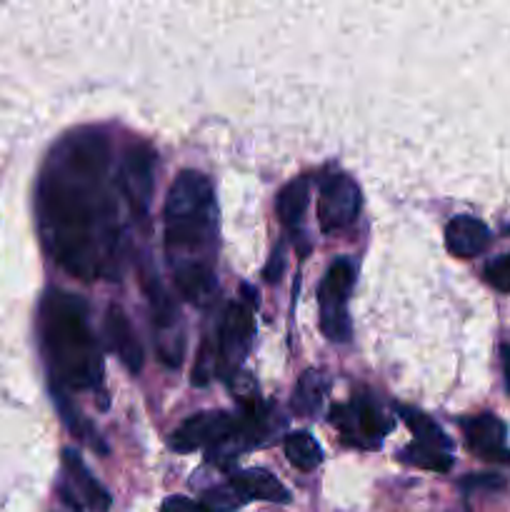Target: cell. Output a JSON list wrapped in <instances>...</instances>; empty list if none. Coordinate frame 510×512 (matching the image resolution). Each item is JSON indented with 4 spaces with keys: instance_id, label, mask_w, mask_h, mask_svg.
Listing matches in <instances>:
<instances>
[{
    "instance_id": "obj_1",
    "label": "cell",
    "mask_w": 510,
    "mask_h": 512,
    "mask_svg": "<svg viewBox=\"0 0 510 512\" xmlns=\"http://www.w3.org/2000/svg\"><path fill=\"white\" fill-rule=\"evenodd\" d=\"M110 145L93 128L65 135L38 180V228L50 258L73 278L115 280L123 225L110 183Z\"/></svg>"
},
{
    "instance_id": "obj_2",
    "label": "cell",
    "mask_w": 510,
    "mask_h": 512,
    "mask_svg": "<svg viewBox=\"0 0 510 512\" xmlns=\"http://www.w3.org/2000/svg\"><path fill=\"white\" fill-rule=\"evenodd\" d=\"M163 220L175 288L190 303H205L215 293L218 255V208L210 180L198 170H183L170 185Z\"/></svg>"
},
{
    "instance_id": "obj_3",
    "label": "cell",
    "mask_w": 510,
    "mask_h": 512,
    "mask_svg": "<svg viewBox=\"0 0 510 512\" xmlns=\"http://www.w3.org/2000/svg\"><path fill=\"white\" fill-rule=\"evenodd\" d=\"M38 330L45 363L60 388H98L103 380V355L83 298L65 290H50L40 303Z\"/></svg>"
},
{
    "instance_id": "obj_4",
    "label": "cell",
    "mask_w": 510,
    "mask_h": 512,
    "mask_svg": "<svg viewBox=\"0 0 510 512\" xmlns=\"http://www.w3.org/2000/svg\"><path fill=\"white\" fill-rule=\"evenodd\" d=\"M355 285V263L350 258H335L328 273L323 275L318 288V310L320 330L333 343H348L353 328H350L348 298Z\"/></svg>"
},
{
    "instance_id": "obj_5",
    "label": "cell",
    "mask_w": 510,
    "mask_h": 512,
    "mask_svg": "<svg viewBox=\"0 0 510 512\" xmlns=\"http://www.w3.org/2000/svg\"><path fill=\"white\" fill-rule=\"evenodd\" d=\"M115 188L128 200L130 210L138 218L148 215L155 190V153L150 145L133 143L125 148L118 165V175H115Z\"/></svg>"
},
{
    "instance_id": "obj_6",
    "label": "cell",
    "mask_w": 510,
    "mask_h": 512,
    "mask_svg": "<svg viewBox=\"0 0 510 512\" xmlns=\"http://www.w3.org/2000/svg\"><path fill=\"white\" fill-rule=\"evenodd\" d=\"M330 423L340 430L345 443L360 448H380V438L390 430V420H385L383 410L370 395H358L348 405H335Z\"/></svg>"
},
{
    "instance_id": "obj_7",
    "label": "cell",
    "mask_w": 510,
    "mask_h": 512,
    "mask_svg": "<svg viewBox=\"0 0 510 512\" xmlns=\"http://www.w3.org/2000/svg\"><path fill=\"white\" fill-rule=\"evenodd\" d=\"M143 288L148 293L150 318H153V330L158 335V355L168 368H178L180 360H183V333H180L178 305L165 293L158 275L145 273Z\"/></svg>"
},
{
    "instance_id": "obj_8",
    "label": "cell",
    "mask_w": 510,
    "mask_h": 512,
    "mask_svg": "<svg viewBox=\"0 0 510 512\" xmlns=\"http://www.w3.org/2000/svg\"><path fill=\"white\" fill-rule=\"evenodd\" d=\"M255 338L253 310L245 303H230L225 308L223 323L218 330V373L233 378L248 358Z\"/></svg>"
},
{
    "instance_id": "obj_9",
    "label": "cell",
    "mask_w": 510,
    "mask_h": 512,
    "mask_svg": "<svg viewBox=\"0 0 510 512\" xmlns=\"http://www.w3.org/2000/svg\"><path fill=\"white\" fill-rule=\"evenodd\" d=\"M360 203H363V195L350 175H330L320 188L318 198V223L323 233H338V230L350 228L358 218Z\"/></svg>"
},
{
    "instance_id": "obj_10",
    "label": "cell",
    "mask_w": 510,
    "mask_h": 512,
    "mask_svg": "<svg viewBox=\"0 0 510 512\" xmlns=\"http://www.w3.org/2000/svg\"><path fill=\"white\" fill-rule=\"evenodd\" d=\"M240 415L230 413H200L185 420L173 435H170V448L178 453H195L200 448H210L225 443L230 435L238 430Z\"/></svg>"
},
{
    "instance_id": "obj_11",
    "label": "cell",
    "mask_w": 510,
    "mask_h": 512,
    "mask_svg": "<svg viewBox=\"0 0 510 512\" xmlns=\"http://www.w3.org/2000/svg\"><path fill=\"white\" fill-rule=\"evenodd\" d=\"M465 443H468L470 453L478 455L480 460L488 463H510V448H508V428L503 420L493 413L475 415L463 423Z\"/></svg>"
},
{
    "instance_id": "obj_12",
    "label": "cell",
    "mask_w": 510,
    "mask_h": 512,
    "mask_svg": "<svg viewBox=\"0 0 510 512\" xmlns=\"http://www.w3.org/2000/svg\"><path fill=\"white\" fill-rule=\"evenodd\" d=\"M105 338H108L110 350L120 358V363L125 365V370L133 375H138L143 370V345H140L138 335H135L133 323L125 315V310L120 305L110 303L105 310L103 318Z\"/></svg>"
},
{
    "instance_id": "obj_13",
    "label": "cell",
    "mask_w": 510,
    "mask_h": 512,
    "mask_svg": "<svg viewBox=\"0 0 510 512\" xmlns=\"http://www.w3.org/2000/svg\"><path fill=\"white\" fill-rule=\"evenodd\" d=\"M490 245V230L483 220L473 215H455L445 225V248L455 258H478Z\"/></svg>"
},
{
    "instance_id": "obj_14",
    "label": "cell",
    "mask_w": 510,
    "mask_h": 512,
    "mask_svg": "<svg viewBox=\"0 0 510 512\" xmlns=\"http://www.w3.org/2000/svg\"><path fill=\"white\" fill-rule=\"evenodd\" d=\"M63 470L70 488L75 490V495H78L85 508L93 512L110 510V493L90 475V470L85 468L83 460H80V455L75 450H63Z\"/></svg>"
},
{
    "instance_id": "obj_15",
    "label": "cell",
    "mask_w": 510,
    "mask_h": 512,
    "mask_svg": "<svg viewBox=\"0 0 510 512\" xmlns=\"http://www.w3.org/2000/svg\"><path fill=\"white\" fill-rule=\"evenodd\" d=\"M235 490L240 493V498L245 503L250 500H263V503H278L285 505L290 503V493L273 473L263 468H248L240 470V473H233L228 480Z\"/></svg>"
},
{
    "instance_id": "obj_16",
    "label": "cell",
    "mask_w": 510,
    "mask_h": 512,
    "mask_svg": "<svg viewBox=\"0 0 510 512\" xmlns=\"http://www.w3.org/2000/svg\"><path fill=\"white\" fill-rule=\"evenodd\" d=\"M398 413H400V420H403V423L408 425L410 433H413L415 445L435 450V453L453 455V443H450V438L443 433V428H440L435 420H430L428 415L420 413V410L405 408V405H400Z\"/></svg>"
},
{
    "instance_id": "obj_17",
    "label": "cell",
    "mask_w": 510,
    "mask_h": 512,
    "mask_svg": "<svg viewBox=\"0 0 510 512\" xmlns=\"http://www.w3.org/2000/svg\"><path fill=\"white\" fill-rule=\"evenodd\" d=\"M328 388L330 380L323 370H305L300 375L298 385H295L293 400H290L295 415H300V418H313L323 408L325 398H328Z\"/></svg>"
},
{
    "instance_id": "obj_18",
    "label": "cell",
    "mask_w": 510,
    "mask_h": 512,
    "mask_svg": "<svg viewBox=\"0 0 510 512\" xmlns=\"http://www.w3.org/2000/svg\"><path fill=\"white\" fill-rule=\"evenodd\" d=\"M310 200V185L305 178H295L285 185L278 193V200H275V213H278L280 223L285 228H298L300 220H303L305 208H308Z\"/></svg>"
},
{
    "instance_id": "obj_19",
    "label": "cell",
    "mask_w": 510,
    "mask_h": 512,
    "mask_svg": "<svg viewBox=\"0 0 510 512\" xmlns=\"http://www.w3.org/2000/svg\"><path fill=\"white\" fill-rule=\"evenodd\" d=\"M285 458L293 468L303 470V473H310V470L318 468L323 463V448L318 445V440L313 438L305 430H298V433H290L283 443Z\"/></svg>"
},
{
    "instance_id": "obj_20",
    "label": "cell",
    "mask_w": 510,
    "mask_h": 512,
    "mask_svg": "<svg viewBox=\"0 0 510 512\" xmlns=\"http://www.w3.org/2000/svg\"><path fill=\"white\" fill-rule=\"evenodd\" d=\"M400 460L410 465H418V468L433 470V473H448L453 468V455L435 453V450L420 448V445L410 443L408 448L400 450Z\"/></svg>"
},
{
    "instance_id": "obj_21",
    "label": "cell",
    "mask_w": 510,
    "mask_h": 512,
    "mask_svg": "<svg viewBox=\"0 0 510 512\" xmlns=\"http://www.w3.org/2000/svg\"><path fill=\"white\" fill-rule=\"evenodd\" d=\"M200 503H203L210 512H233V510H238L240 505H245V500L240 498V493L233 488V485L225 483V485H220V488L208 490Z\"/></svg>"
},
{
    "instance_id": "obj_22",
    "label": "cell",
    "mask_w": 510,
    "mask_h": 512,
    "mask_svg": "<svg viewBox=\"0 0 510 512\" xmlns=\"http://www.w3.org/2000/svg\"><path fill=\"white\" fill-rule=\"evenodd\" d=\"M483 278L488 280L490 288H495L498 293H510V253L490 260L483 270Z\"/></svg>"
},
{
    "instance_id": "obj_23",
    "label": "cell",
    "mask_w": 510,
    "mask_h": 512,
    "mask_svg": "<svg viewBox=\"0 0 510 512\" xmlns=\"http://www.w3.org/2000/svg\"><path fill=\"white\" fill-rule=\"evenodd\" d=\"M160 512H210L203 503L198 500L183 498V495H170V498L163 500L160 505Z\"/></svg>"
},
{
    "instance_id": "obj_24",
    "label": "cell",
    "mask_w": 510,
    "mask_h": 512,
    "mask_svg": "<svg viewBox=\"0 0 510 512\" xmlns=\"http://www.w3.org/2000/svg\"><path fill=\"white\" fill-rule=\"evenodd\" d=\"M283 268H285V245H278L275 253L270 255L268 268H265V280H268V283H278L280 275H283Z\"/></svg>"
},
{
    "instance_id": "obj_25",
    "label": "cell",
    "mask_w": 510,
    "mask_h": 512,
    "mask_svg": "<svg viewBox=\"0 0 510 512\" xmlns=\"http://www.w3.org/2000/svg\"><path fill=\"white\" fill-rule=\"evenodd\" d=\"M463 485L465 488H500L503 480L498 475H470V478H465Z\"/></svg>"
},
{
    "instance_id": "obj_26",
    "label": "cell",
    "mask_w": 510,
    "mask_h": 512,
    "mask_svg": "<svg viewBox=\"0 0 510 512\" xmlns=\"http://www.w3.org/2000/svg\"><path fill=\"white\" fill-rule=\"evenodd\" d=\"M503 373H505V383H508V390H510V345H503Z\"/></svg>"
}]
</instances>
